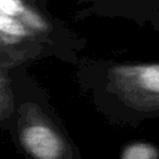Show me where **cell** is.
Returning <instances> with one entry per match:
<instances>
[{
	"instance_id": "5b68a950",
	"label": "cell",
	"mask_w": 159,
	"mask_h": 159,
	"mask_svg": "<svg viewBox=\"0 0 159 159\" xmlns=\"http://www.w3.org/2000/svg\"><path fill=\"white\" fill-rule=\"evenodd\" d=\"M120 159H159V148L148 142H133L123 148Z\"/></svg>"
},
{
	"instance_id": "3957f363",
	"label": "cell",
	"mask_w": 159,
	"mask_h": 159,
	"mask_svg": "<svg viewBox=\"0 0 159 159\" xmlns=\"http://www.w3.org/2000/svg\"><path fill=\"white\" fill-rule=\"evenodd\" d=\"M0 11L19 19L34 31L42 32L48 30L46 20L22 0H0Z\"/></svg>"
},
{
	"instance_id": "6da1fadb",
	"label": "cell",
	"mask_w": 159,
	"mask_h": 159,
	"mask_svg": "<svg viewBox=\"0 0 159 159\" xmlns=\"http://www.w3.org/2000/svg\"><path fill=\"white\" fill-rule=\"evenodd\" d=\"M109 77L124 104L143 114L159 116V63L118 65Z\"/></svg>"
},
{
	"instance_id": "7a4b0ae2",
	"label": "cell",
	"mask_w": 159,
	"mask_h": 159,
	"mask_svg": "<svg viewBox=\"0 0 159 159\" xmlns=\"http://www.w3.org/2000/svg\"><path fill=\"white\" fill-rule=\"evenodd\" d=\"M20 138L25 149L36 159H60L66 150L60 134L41 122L22 128Z\"/></svg>"
},
{
	"instance_id": "277c9868",
	"label": "cell",
	"mask_w": 159,
	"mask_h": 159,
	"mask_svg": "<svg viewBox=\"0 0 159 159\" xmlns=\"http://www.w3.org/2000/svg\"><path fill=\"white\" fill-rule=\"evenodd\" d=\"M32 31L34 30H31L19 19L0 11V35L14 39H22L31 36Z\"/></svg>"
}]
</instances>
